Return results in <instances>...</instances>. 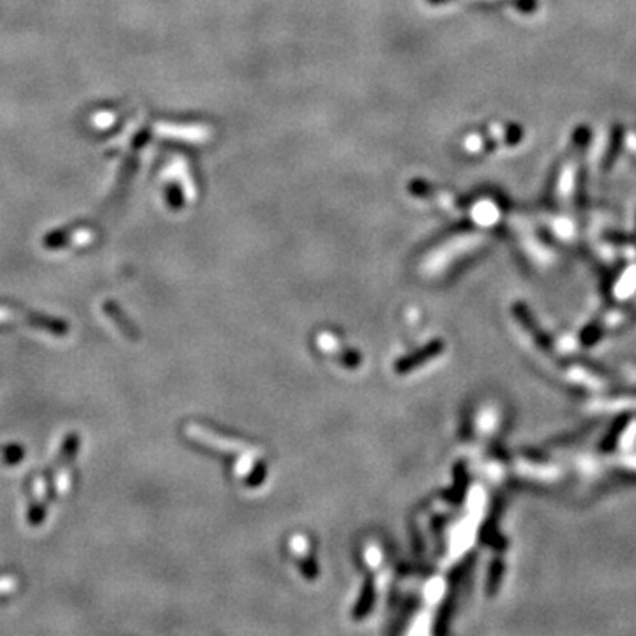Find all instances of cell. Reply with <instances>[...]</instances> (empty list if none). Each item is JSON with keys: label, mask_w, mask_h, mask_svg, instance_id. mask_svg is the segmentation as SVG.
<instances>
[{"label": "cell", "mask_w": 636, "mask_h": 636, "mask_svg": "<svg viewBox=\"0 0 636 636\" xmlns=\"http://www.w3.org/2000/svg\"><path fill=\"white\" fill-rule=\"evenodd\" d=\"M14 588H16V578H13V576L0 578V596L14 591Z\"/></svg>", "instance_id": "6"}, {"label": "cell", "mask_w": 636, "mask_h": 636, "mask_svg": "<svg viewBox=\"0 0 636 636\" xmlns=\"http://www.w3.org/2000/svg\"><path fill=\"white\" fill-rule=\"evenodd\" d=\"M515 471L527 483H534L537 486H554L564 477L562 465L556 464L550 456L532 451H522L515 460Z\"/></svg>", "instance_id": "1"}, {"label": "cell", "mask_w": 636, "mask_h": 636, "mask_svg": "<svg viewBox=\"0 0 636 636\" xmlns=\"http://www.w3.org/2000/svg\"><path fill=\"white\" fill-rule=\"evenodd\" d=\"M77 451H78V437L67 435L62 447H60L59 456H57V472H71V464H73L75 456H77Z\"/></svg>", "instance_id": "4"}, {"label": "cell", "mask_w": 636, "mask_h": 636, "mask_svg": "<svg viewBox=\"0 0 636 636\" xmlns=\"http://www.w3.org/2000/svg\"><path fill=\"white\" fill-rule=\"evenodd\" d=\"M16 318H23V322H27L28 327L50 332V334L55 336H64L70 331L67 325L62 320H59V318L38 315V313L31 312H16V308H13V306L0 305V324H11Z\"/></svg>", "instance_id": "3"}, {"label": "cell", "mask_w": 636, "mask_h": 636, "mask_svg": "<svg viewBox=\"0 0 636 636\" xmlns=\"http://www.w3.org/2000/svg\"><path fill=\"white\" fill-rule=\"evenodd\" d=\"M559 380H562L566 388L576 389L581 393H594V395H601L606 389H612L608 375L601 368L585 363V361H573V363L564 364Z\"/></svg>", "instance_id": "2"}, {"label": "cell", "mask_w": 636, "mask_h": 636, "mask_svg": "<svg viewBox=\"0 0 636 636\" xmlns=\"http://www.w3.org/2000/svg\"><path fill=\"white\" fill-rule=\"evenodd\" d=\"M630 147H631V149H633V153L636 154V133H633V135H630Z\"/></svg>", "instance_id": "7"}, {"label": "cell", "mask_w": 636, "mask_h": 636, "mask_svg": "<svg viewBox=\"0 0 636 636\" xmlns=\"http://www.w3.org/2000/svg\"><path fill=\"white\" fill-rule=\"evenodd\" d=\"M4 458H6L7 464H16V461H20L23 458V451L18 446H9L4 449Z\"/></svg>", "instance_id": "5"}]
</instances>
